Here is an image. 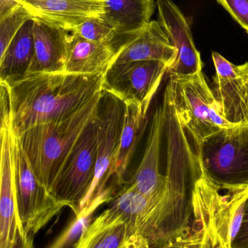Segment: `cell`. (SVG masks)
<instances>
[{"mask_svg": "<svg viewBox=\"0 0 248 248\" xmlns=\"http://www.w3.org/2000/svg\"><path fill=\"white\" fill-rule=\"evenodd\" d=\"M165 130L166 189L154 196L146 197L124 185L107 209L122 218L132 235L144 237L150 248L157 247L190 227L192 186L199 170L195 149L170 99L167 102Z\"/></svg>", "mask_w": 248, "mask_h": 248, "instance_id": "1", "label": "cell"}, {"mask_svg": "<svg viewBox=\"0 0 248 248\" xmlns=\"http://www.w3.org/2000/svg\"><path fill=\"white\" fill-rule=\"evenodd\" d=\"M104 76L31 73L10 83L12 134L71 117L103 91Z\"/></svg>", "mask_w": 248, "mask_h": 248, "instance_id": "2", "label": "cell"}, {"mask_svg": "<svg viewBox=\"0 0 248 248\" xmlns=\"http://www.w3.org/2000/svg\"><path fill=\"white\" fill-rule=\"evenodd\" d=\"M102 93L68 119L40 124L16 136L32 170L48 191L78 139L97 117Z\"/></svg>", "mask_w": 248, "mask_h": 248, "instance_id": "3", "label": "cell"}, {"mask_svg": "<svg viewBox=\"0 0 248 248\" xmlns=\"http://www.w3.org/2000/svg\"><path fill=\"white\" fill-rule=\"evenodd\" d=\"M124 115V102L111 93L103 90L96 119L97 142L95 174L80 216L89 217L99 205L113 198L108 185L110 180H116L115 166Z\"/></svg>", "mask_w": 248, "mask_h": 248, "instance_id": "4", "label": "cell"}, {"mask_svg": "<svg viewBox=\"0 0 248 248\" xmlns=\"http://www.w3.org/2000/svg\"><path fill=\"white\" fill-rule=\"evenodd\" d=\"M196 154L208 177L221 190L248 187V122L221 128L204 141Z\"/></svg>", "mask_w": 248, "mask_h": 248, "instance_id": "5", "label": "cell"}, {"mask_svg": "<svg viewBox=\"0 0 248 248\" xmlns=\"http://www.w3.org/2000/svg\"><path fill=\"white\" fill-rule=\"evenodd\" d=\"M169 75L173 81L176 113L198 153L207 139L234 124L221 116L202 71L186 77Z\"/></svg>", "mask_w": 248, "mask_h": 248, "instance_id": "6", "label": "cell"}, {"mask_svg": "<svg viewBox=\"0 0 248 248\" xmlns=\"http://www.w3.org/2000/svg\"><path fill=\"white\" fill-rule=\"evenodd\" d=\"M12 159L15 196L19 222L26 234L33 237L65 208L41 183L12 134Z\"/></svg>", "mask_w": 248, "mask_h": 248, "instance_id": "7", "label": "cell"}, {"mask_svg": "<svg viewBox=\"0 0 248 248\" xmlns=\"http://www.w3.org/2000/svg\"><path fill=\"white\" fill-rule=\"evenodd\" d=\"M96 119L84 130L49 189V193L71 208L77 217L82 212L95 174Z\"/></svg>", "mask_w": 248, "mask_h": 248, "instance_id": "8", "label": "cell"}, {"mask_svg": "<svg viewBox=\"0 0 248 248\" xmlns=\"http://www.w3.org/2000/svg\"><path fill=\"white\" fill-rule=\"evenodd\" d=\"M169 66L157 61H136L112 65L103 80V90L124 102L150 108Z\"/></svg>", "mask_w": 248, "mask_h": 248, "instance_id": "9", "label": "cell"}, {"mask_svg": "<svg viewBox=\"0 0 248 248\" xmlns=\"http://www.w3.org/2000/svg\"><path fill=\"white\" fill-rule=\"evenodd\" d=\"M157 22L177 52L176 61L167 74L178 77L202 71L203 62L192 38L190 26L182 10L172 0H157Z\"/></svg>", "mask_w": 248, "mask_h": 248, "instance_id": "10", "label": "cell"}, {"mask_svg": "<svg viewBox=\"0 0 248 248\" xmlns=\"http://www.w3.org/2000/svg\"><path fill=\"white\" fill-rule=\"evenodd\" d=\"M216 68L212 92L224 119L232 124L248 122V77L221 54L212 52Z\"/></svg>", "mask_w": 248, "mask_h": 248, "instance_id": "11", "label": "cell"}, {"mask_svg": "<svg viewBox=\"0 0 248 248\" xmlns=\"http://www.w3.org/2000/svg\"><path fill=\"white\" fill-rule=\"evenodd\" d=\"M32 18L73 32L80 24L93 17H101L105 0H14Z\"/></svg>", "mask_w": 248, "mask_h": 248, "instance_id": "12", "label": "cell"}, {"mask_svg": "<svg viewBox=\"0 0 248 248\" xmlns=\"http://www.w3.org/2000/svg\"><path fill=\"white\" fill-rule=\"evenodd\" d=\"M166 121V100L163 96L161 104L155 109L152 118L147 145L141 163L131 180L124 184L144 196L157 195L167 186V175L162 174L159 169L160 144Z\"/></svg>", "mask_w": 248, "mask_h": 248, "instance_id": "13", "label": "cell"}, {"mask_svg": "<svg viewBox=\"0 0 248 248\" xmlns=\"http://www.w3.org/2000/svg\"><path fill=\"white\" fill-rule=\"evenodd\" d=\"M176 56V49L172 46L157 20H150L138 33L121 46L113 65L157 61L164 62L170 68Z\"/></svg>", "mask_w": 248, "mask_h": 248, "instance_id": "14", "label": "cell"}, {"mask_svg": "<svg viewBox=\"0 0 248 248\" xmlns=\"http://www.w3.org/2000/svg\"><path fill=\"white\" fill-rule=\"evenodd\" d=\"M117 43H97L70 33L64 72L84 75H105L113 65L121 46Z\"/></svg>", "mask_w": 248, "mask_h": 248, "instance_id": "15", "label": "cell"}, {"mask_svg": "<svg viewBox=\"0 0 248 248\" xmlns=\"http://www.w3.org/2000/svg\"><path fill=\"white\" fill-rule=\"evenodd\" d=\"M70 33L33 19L34 52L29 74L64 72Z\"/></svg>", "mask_w": 248, "mask_h": 248, "instance_id": "16", "label": "cell"}, {"mask_svg": "<svg viewBox=\"0 0 248 248\" xmlns=\"http://www.w3.org/2000/svg\"><path fill=\"white\" fill-rule=\"evenodd\" d=\"M10 125L2 131L0 166V248H9L17 235L19 222L15 196Z\"/></svg>", "mask_w": 248, "mask_h": 248, "instance_id": "17", "label": "cell"}, {"mask_svg": "<svg viewBox=\"0 0 248 248\" xmlns=\"http://www.w3.org/2000/svg\"><path fill=\"white\" fill-rule=\"evenodd\" d=\"M103 18L121 36L138 33L149 22L155 10L154 0H105Z\"/></svg>", "mask_w": 248, "mask_h": 248, "instance_id": "18", "label": "cell"}, {"mask_svg": "<svg viewBox=\"0 0 248 248\" xmlns=\"http://www.w3.org/2000/svg\"><path fill=\"white\" fill-rule=\"evenodd\" d=\"M131 236L122 218L106 209L83 230L73 248H124Z\"/></svg>", "mask_w": 248, "mask_h": 248, "instance_id": "19", "label": "cell"}, {"mask_svg": "<svg viewBox=\"0 0 248 248\" xmlns=\"http://www.w3.org/2000/svg\"><path fill=\"white\" fill-rule=\"evenodd\" d=\"M33 19L23 25L12 40L0 65V82L8 85L29 74L33 61Z\"/></svg>", "mask_w": 248, "mask_h": 248, "instance_id": "20", "label": "cell"}, {"mask_svg": "<svg viewBox=\"0 0 248 248\" xmlns=\"http://www.w3.org/2000/svg\"><path fill=\"white\" fill-rule=\"evenodd\" d=\"M125 115L117 160L115 178L118 185H124V176L141 131L144 130L148 110L132 102H125Z\"/></svg>", "mask_w": 248, "mask_h": 248, "instance_id": "21", "label": "cell"}, {"mask_svg": "<svg viewBox=\"0 0 248 248\" xmlns=\"http://www.w3.org/2000/svg\"><path fill=\"white\" fill-rule=\"evenodd\" d=\"M29 13L14 0H0V65L20 28L29 19Z\"/></svg>", "mask_w": 248, "mask_h": 248, "instance_id": "22", "label": "cell"}, {"mask_svg": "<svg viewBox=\"0 0 248 248\" xmlns=\"http://www.w3.org/2000/svg\"><path fill=\"white\" fill-rule=\"evenodd\" d=\"M205 225L192 221L190 227L155 248H226Z\"/></svg>", "mask_w": 248, "mask_h": 248, "instance_id": "23", "label": "cell"}, {"mask_svg": "<svg viewBox=\"0 0 248 248\" xmlns=\"http://www.w3.org/2000/svg\"><path fill=\"white\" fill-rule=\"evenodd\" d=\"M71 33L86 40L97 43H117L128 38V36H119L114 28L102 17L86 20Z\"/></svg>", "mask_w": 248, "mask_h": 248, "instance_id": "24", "label": "cell"}, {"mask_svg": "<svg viewBox=\"0 0 248 248\" xmlns=\"http://www.w3.org/2000/svg\"><path fill=\"white\" fill-rule=\"evenodd\" d=\"M248 33V0H217Z\"/></svg>", "mask_w": 248, "mask_h": 248, "instance_id": "25", "label": "cell"}, {"mask_svg": "<svg viewBox=\"0 0 248 248\" xmlns=\"http://www.w3.org/2000/svg\"><path fill=\"white\" fill-rule=\"evenodd\" d=\"M10 101L8 86L0 82V135L1 131L10 124Z\"/></svg>", "mask_w": 248, "mask_h": 248, "instance_id": "26", "label": "cell"}, {"mask_svg": "<svg viewBox=\"0 0 248 248\" xmlns=\"http://www.w3.org/2000/svg\"><path fill=\"white\" fill-rule=\"evenodd\" d=\"M231 248H248V198L240 230L231 243Z\"/></svg>", "mask_w": 248, "mask_h": 248, "instance_id": "27", "label": "cell"}, {"mask_svg": "<svg viewBox=\"0 0 248 248\" xmlns=\"http://www.w3.org/2000/svg\"><path fill=\"white\" fill-rule=\"evenodd\" d=\"M9 248H33V237L26 234L23 228H18L16 239Z\"/></svg>", "mask_w": 248, "mask_h": 248, "instance_id": "28", "label": "cell"}, {"mask_svg": "<svg viewBox=\"0 0 248 248\" xmlns=\"http://www.w3.org/2000/svg\"><path fill=\"white\" fill-rule=\"evenodd\" d=\"M124 248H150L147 240L140 234H134L127 242Z\"/></svg>", "mask_w": 248, "mask_h": 248, "instance_id": "29", "label": "cell"}, {"mask_svg": "<svg viewBox=\"0 0 248 248\" xmlns=\"http://www.w3.org/2000/svg\"><path fill=\"white\" fill-rule=\"evenodd\" d=\"M49 248H65V247H64L63 245L61 244L59 242L55 241L53 244Z\"/></svg>", "mask_w": 248, "mask_h": 248, "instance_id": "30", "label": "cell"}, {"mask_svg": "<svg viewBox=\"0 0 248 248\" xmlns=\"http://www.w3.org/2000/svg\"><path fill=\"white\" fill-rule=\"evenodd\" d=\"M240 68H242L243 71H244L245 74L247 75L248 77V62H246L245 64H243V65H240Z\"/></svg>", "mask_w": 248, "mask_h": 248, "instance_id": "31", "label": "cell"}, {"mask_svg": "<svg viewBox=\"0 0 248 248\" xmlns=\"http://www.w3.org/2000/svg\"><path fill=\"white\" fill-rule=\"evenodd\" d=\"M2 131H1V135H0V166H1V144H2Z\"/></svg>", "mask_w": 248, "mask_h": 248, "instance_id": "32", "label": "cell"}]
</instances>
